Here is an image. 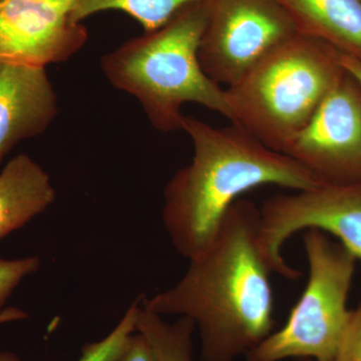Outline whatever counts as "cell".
Here are the masks:
<instances>
[{
	"mask_svg": "<svg viewBox=\"0 0 361 361\" xmlns=\"http://www.w3.org/2000/svg\"><path fill=\"white\" fill-rule=\"evenodd\" d=\"M259 219L257 207L239 199L180 281L142 298L152 312L195 323L202 361H238L274 331L272 272L259 247Z\"/></svg>",
	"mask_w": 361,
	"mask_h": 361,
	"instance_id": "cell-1",
	"label": "cell"
},
{
	"mask_svg": "<svg viewBox=\"0 0 361 361\" xmlns=\"http://www.w3.org/2000/svg\"><path fill=\"white\" fill-rule=\"evenodd\" d=\"M183 130L193 142L194 156L166 185L163 222L176 250L189 260L213 243L242 194L268 185L301 191L322 184L238 123L216 128L186 116Z\"/></svg>",
	"mask_w": 361,
	"mask_h": 361,
	"instance_id": "cell-2",
	"label": "cell"
},
{
	"mask_svg": "<svg viewBox=\"0 0 361 361\" xmlns=\"http://www.w3.org/2000/svg\"><path fill=\"white\" fill-rule=\"evenodd\" d=\"M210 1L185 7L165 25L104 54L101 68L116 89L141 104L154 129L183 130V106L196 104L233 121L225 89L202 68L199 47Z\"/></svg>",
	"mask_w": 361,
	"mask_h": 361,
	"instance_id": "cell-3",
	"label": "cell"
},
{
	"mask_svg": "<svg viewBox=\"0 0 361 361\" xmlns=\"http://www.w3.org/2000/svg\"><path fill=\"white\" fill-rule=\"evenodd\" d=\"M341 58L332 45L299 33L226 87L231 123L283 154L345 73Z\"/></svg>",
	"mask_w": 361,
	"mask_h": 361,
	"instance_id": "cell-4",
	"label": "cell"
},
{
	"mask_svg": "<svg viewBox=\"0 0 361 361\" xmlns=\"http://www.w3.org/2000/svg\"><path fill=\"white\" fill-rule=\"evenodd\" d=\"M303 244L310 277L302 295L284 326L250 351L247 361H336L350 319L348 296L357 259L318 229L306 230Z\"/></svg>",
	"mask_w": 361,
	"mask_h": 361,
	"instance_id": "cell-5",
	"label": "cell"
},
{
	"mask_svg": "<svg viewBox=\"0 0 361 361\" xmlns=\"http://www.w3.org/2000/svg\"><path fill=\"white\" fill-rule=\"evenodd\" d=\"M297 35L278 0H211L199 61L213 82L231 87Z\"/></svg>",
	"mask_w": 361,
	"mask_h": 361,
	"instance_id": "cell-6",
	"label": "cell"
},
{
	"mask_svg": "<svg viewBox=\"0 0 361 361\" xmlns=\"http://www.w3.org/2000/svg\"><path fill=\"white\" fill-rule=\"evenodd\" d=\"M258 243L271 272L296 280L301 272L285 261V242L302 230L318 229L336 237L361 260V183L320 184L268 199L259 209Z\"/></svg>",
	"mask_w": 361,
	"mask_h": 361,
	"instance_id": "cell-7",
	"label": "cell"
},
{
	"mask_svg": "<svg viewBox=\"0 0 361 361\" xmlns=\"http://www.w3.org/2000/svg\"><path fill=\"white\" fill-rule=\"evenodd\" d=\"M283 154L322 184L361 183V85L350 73L345 71Z\"/></svg>",
	"mask_w": 361,
	"mask_h": 361,
	"instance_id": "cell-8",
	"label": "cell"
},
{
	"mask_svg": "<svg viewBox=\"0 0 361 361\" xmlns=\"http://www.w3.org/2000/svg\"><path fill=\"white\" fill-rule=\"evenodd\" d=\"M75 0H0V63L44 66L70 61L89 40L73 20Z\"/></svg>",
	"mask_w": 361,
	"mask_h": 361,
	"instance_id": "cell-9",
	"label": "cell"
},
{
	"mask_svg": "<svg viewBox=\"0 0 361 361\" xmlns=\"http://www.w3.org/2000/svg\"><path fill=\"white\" fill-rule=\"evenodd\" d=\"M58 114L47 68L0 63V165L20 142L47 132Z\"/></svg>",
	"mask_w": 361,
	"mask_h": 361,
	"instance_id": "cell-10",
	"label": "cell"
},
{
	"mask_svg": "<svg viewBox=\"0 0 361 361\" xmlns=\"http://www.w3.org/2000/svg\"><path fill=\"white\" fill-rule=\"evenodd\" d=\"M56 195L51 177L32 157L7 161L0 172V240L44 212Z\"/></svg>",
	"mask_w": 361,
	"mask_h": 361,
	"instance_id": "cell-11",
	"label": "cell"
},
{
	"mask_svg": "<svg viewBox=\"0 0 361 361\" xmlns=\"http://www.w3.org/2000/svg\"><path fill=\"white\" fill-rule=\"evenodd\" d=\"M298 32L361 61V0H278Z\"/></svg>",
	"mask_w": 361,
	"mask_h": 361,
	"instance_id": "cell-12",
	"label": "cell"
},
{
	"mask_svg": "<svg viewBox=\"0 0 361 361\" xmlns=\"http://www.w3.org/2000/svg\"><path fill=\"white\" fill-rule=\"evenodd\" d=\"M135 331L144 334L155 349L160 361H193L195 323L180 316L174 323H168L163 316L147 310L140 303Z\"/></svg>",
	"mask_w": 361,
	"mask_h": 361,
	"instance_id": "cell-13",
	"label": "cell"
},
{
	"mask_svg": "<svg viewBox=\"0 0 361 361\" xmlns=\"http://www.w3.org/2000/svg\"><path fill=\"white\" fill-rule=\"evenodd\" d=\"M207 0H75L73 20L82 23L92 14L118 11L137 20L145 32L165 25L185 7Z\"/></svg>",
	"mask_w": 361,
	"mask_h": 361,
	"instance_id": "cell-14",
	"label": "cell"
},
{
	"mask_svg": "<svg viewBox=\"0 0 361 361\" xmlns=\"http://www.w3.org/2000/svg\"><path fill=\"white\" fill-rule=\"evenodd\" d=\"M139 305V300L132 304L115 329L102 341L85 345L82 348V356L78 361H115L125 348L130 337L135 332V322H137ZM14 318L16 316L13 310H2L0 312V324L13 322ZM0 361L18 360L11 355H0Z\"/></svg>",
	"mask_w": 361,
	"mask_h": 361,
	"instance_id": "cell-15",
	"label": "cell"
},
{
	"mask_svg": "<svg viewBox=\"0 0 361 361\" xmlns=\"http://www.w3.org/2000/svg\"><path fill=\"white\" fill-rule=\"evenodd\" d=\"M39 267L40 260L37 257L11 260L0 258V312L20 282L37 272Z\"/></svg>",
	"mask_w": 361,
	"mask_h": 361,
	"instance_id": "cell-16",
	"label": "cell"
},
{
	"mask_svg": "<svg viewBox=\"0 0 361 361\" xmlns=\"http://www.w3.org/2000/svg\"><path fill=\"white\" fill-rule=\"evenodd\" d=\"M336 361H361V301L355 310H351Z\"/></svg>",
	"mask_w": 361,
	"mask_h": 361,
	"instance_id": "cell-17",
	"label": "cell"
},
{
	"mask_svg": "<svg viewBox=\"0 0 361 361\" xmlns=\"http://www.w3.org/2000/svg\"><path fill=\"white\" fill-rule=\"evenodd\" d=\"M115 361H160L147 337L135 331Z\"/></svg>",
	"mask_w": 361,
	"mask_h": 361,
	"instance_id": "cell-18",
	"label": "cell"
},
{
	"mask_svg": "<svg viewBox=\"0 0 361 361\" xmlns=\"http://www.w3.org/2000/svg\"><path fill=\"white\" fill-rule=\"evenodd\" d=\"M341 65L361 85V61L341 54Z\"/></svg>",
	"mask_w": 361,
	"mask_h": 361,
	"instance_id": "cell-19",
	"label": "cell"
},
{
	"mask_svg": "<svg viewBox=\"0 0 361 361\" xmlns=\"http://www.w3.org/2000/svg\"><path fill=\"white\" fill-rule=\"evenodd\" d=\"M294 361H316L311 360V358H297V360H294Z\"/></svg>",
	"mask_w": 361,
	"mask_h": 361,
	"instance_id": "cell-20",
	"label": "cell"
}]
</instances>
